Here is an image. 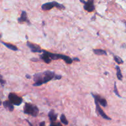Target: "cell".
<instances>
[{
  "label": "cell",
  "instance_id": "obj_21",
  "mask_svg": "<svg viewBox=\"0 0 126 126\" xmlns=\"http://www.w3.org/2000/svg\"><path fill=\"white\" fill-rule=\"evenodd\" d=\"M50 126H62V124H60V123H55V122H54V123H50Z\"/></svg>",
  "mask_w": 126,
  "mask_h": 126
},
{
  "label": "cell",
  "instance_id": "obj_25",
  "mask_svg": "<svg viewBox=\"0 0 126 126\" xmlns=\"http://www.w3.org/2000/svg\"><path fill=\"white\" fill-rule=\"evenodd\" d=\"M26 78H27L28 79H30L31 78V76H30V75H28V74L27 75H26Z\"/></svg>",
  "mask_w": 126,
  "mask_h": 126
},
{
  "label": "cell",
  "instance_id": "obj_27",
  "mask_svg": "<svg viewBox=\"0 0 126 126\" xmlns=\"http://www.w3.org/2000/svg\"><path fill=\"white\" fill-rule=\"evenodd\" d=\"M125 24H126V22H125Z\"/></svg>",
  "mask_w": 126,
  "mask_h": 126
},
{
  "label": "cell",
  "instance_id": "obj_11",
  "mask_svg": "<svg viewBox=\"0 0 126 126\" xmlns=\"http://www.w3.org/2000/svg\"><path fill=\"white\" fill-rule=\"evenodd\" d=\"M48 116H49V120L50 121V122L51 123H54V122H55L57 120L58 114L55 113L54 110H51L49 112V113H48Z\"/></svg>",
  "mask_w": 126,
  "mask_h": 126
},
{
  "label": "cell",
  "instance_id": "obj_20",
  "mask_svg": "<svg viewBox=\"0 0 126 126\" xmlns=\"http://www.w3.org/2000/svg\"><path fill=\"white\" fill-rule=\"evenodd\" d=\"M0 84H1V86H4V84H6V81L2 79V76H1V74H0Z\"/></svg>",
  "mask_w": 126,
  "mask_h": 126
},
{
  "label": "cell",
  "instance_id": "obj_22",
  "mask_svg": "<svg viewBox=\"0 0 126 126\" xmlns=\"http://www.w3.org/2000/svg\"><path fill=\"white\" fill-rule=\"evenodd\" d=\"M31 61L37 62V61H38V59H36V58H32V59H31Z\"/></svg>",
  "mask_w": 126,
  "mask_h": 126
},
{
  "label": "cell",
  "instance_id": "obj_23",
  "mask_svg": "<svg viewBox=\"0 0 126 126\" xmlns=\"http://www.w3.org/2000/svg\"><path fill=\"white\" fill-rule=\"evenodd\" d=\"M39 126H46V123L44 121L41 122V123L39 124Z\"/></svg>",
  "mask_w": 126,
  "mask_h": 126
},
{
  "label": "cell",
  "instance_id": "obj_24",
  "mask_svg": "<svg viewBox=\"0 0 126 126\" xmlns=\"http://www.w3.org/2000/svg\"><path fill=\"white\" fill-rule=\"evenodd\" d=\"M73 61H75V60H76V61H79V59H78V58H74V59H73Z\"/></svg>",
  "mask_w": 126,
  "mask_h": 126
},
{
  "label": "cell",
  "instance_id": "obj_12",
  "mask_svg": "<svg viewBox=\"0 0 126 126\" xmlns=\"http://www.w3.org/2000/svg\"><path fill=\"white\" fill-rule=\"evenodd\" d=\"M43 54L40 55L41 59H42V60H43L44 62L46 63H47V64L50 63L52 61V60H51V59L50 58V57H49V55L46 54V53L45 50H43Z\"/></svg>",
  "mask_w": 126,
  "mask_h": 126
},
{
  "label": "cell",
  "instance_id": "obj_6",
  "mask_svg": "<svg viewBox=\"0 0 126 126\" xmlns=\"http://www.w3.org/2000/svg\"><path fill=\"white\" fill-rule=\"evenodd\" d=\"M80 2L84 4V9L88 12H92L95 10L94 1L93 0H89L87 1L80 0Z\"/></svg>",
  "mask_w": 126,
  "mask_h": 126
},
{
  "label": "cell",
  "instance_id": "obj_16",
  "mask_svg": "<svg viewBox=\"0 0 126 126\" xmlns=\"http://www.w3.org/2000/svg\"><path fill=\"white\" fill-rule=\"evenodd\" d=\"M116 76L117 78L120 81H122L123 79V75H122L121 70L120 68H119V66H116Z\"/></svg>",
  "mask_w": 126,
  "mask_h": 126
},
{
  "label": "cell",
  "instance_id": "obj_26",
  "mask_svg": "<svg viewBox=\"0 0 126 126\" xmlns=\"http://www.w3.org/2000/svg\"><path fill=\"white\" fill-rule=\"evenodd\" d=\"M1 104H2V102H1V99H0V105H1Z\"/></svg>",
  "mask_w": 126,
  "mask_h": 126
},
{
  "label": "cell",
  "instance_id": "obj_2",
  "mask_svg": "<svg viewBox=\"0 0 126 126\" xmlns=\"http://www.w3.org/2000/svg\"><path fill=\"white\" fill-rule=\"evenodd\" d=\"M23 112L25 114H28L33 117H36L39 114V109L36 106L32 103H25L23 107Z\"/></svg>",
  "mask_w": 126,
  "mask_h": 126
},
{
  "label": "cell",
  "instance_id": "obj_7",
  "mask_svg": "<svg viewBox=\"0 0 126 126\" xmlns=\"http://www.w3.org/2000/svg\"><path fill=\"white\" fill-rule=\"evenodd\" d=\"M27 46L30 49L31 51H32V52L41 53L43 52V49H41V47L39 46V45H38V44H34V43H31V42L27 41Z\"/></svg>",
  "mask_w": 126,
  "mask_h": 126
},
{
  "label": "cell",
  "instance_id": "obj_19",
  "mask_svg": "<svg viewBox=\"0 0 126 126\" xmlns=\"http://www.w3.org/2000/svg\"><path fill=\"white\" fill-rule=\"evenodd\" d=\"M113 92L114 93H115V94L117 96H118L119 97H121V96L119 95V92H118V87L116 86V82H114V90H113Z\"/></svg>",
  "mask_w": 126,
  "mask_h": 126
},
{
  "label": "cell",
  "instance_id": "obj_18",
  "mask_svg": "<svg viewBox=\"0 0 126 126\" xmlns=\"http://www.w3.org/2000/svg\"><path fill=\"white\" fill-rule=\"evenodd\" d=\"M114 60L118 64H123L124 63L123 59H121V58L118 55H114Z\"/></svg>",
  "mask_w": 126,
  "mask_h": 126
},
{
  "label": "cell",
  "instance_id": "obj_17",
  "mask_svg": "<svg viewBox=\"0 0 126 126\" xmlns=\"http://www.w3.org/2000/svg\"><path fill=\"white\" fill-rule=\"evenodd\" d=\"M60 121L63 123L65 125H68V121L66 119V116L64 114H62L61 116H60Z\"/></svg>",
  "mask_w": 126,
  "mask_h": 126
},
{
  "label": "cell",
  "instance_id": "obj_10",
  "mask_svg": "<svg viewBox=\"0 0 126 126\" xmlns=\"http://www.w3.org/2000/svg\"><path fill=\"white\" fill-rule=\"evenodd\" d=\"M18 23H23V22H27L28 24H30V21L28 20V17H27V14L26 11H22L21 16L19 18H18Z\"/></svg>",
  "mask_w": 126,
  "mask_h": 126
},
{
  "label": "cell",
  "instance_id": "obj_14",
  "mask_svg": "<svg viewBox=\"0 0 126 126\" xmlns=\"http://www.w3.org/2000/svg\"><path fill=\"white\" fill-rule=\"evenodd\" d=\"M93 52L95 54L97 55H107V52L106 50L101 49H93Z\"/></svg>",
  "mask_w": 126,
  "mask_h": 126
},
{
  "label": "cell",
  "instance_id": "obj_8",
  "mask_svg": "<svg viewBox=\"0 0 126 126\" xmlns=\"http://www.w3.org/2000/svg\"><path fill=\"white\" fill-rule=\"evenodd\" d=\"M95 103L96 111H97V114H98V115L101 116V117H102V118H103V119H107V120H111V118H110L108 116H107V114L105 113L104 111L100 108L99 103L97 102H96V101H95Z\"/></svg>",
  "mask_w": 126,
  "mask_h": 126
},
{
  "label": "cell",
  "instance_id": "obj_5",
  "mask_svg": "<svg viewBox=\"0 0 126 126\" xmlns=\"http://www.w3.org/2000/svg\"><path fill=\"white\" fill-rule=\"evenodd\" d=\"M9 100L10 102L12 103V105H14L16 106H19L22 104L23 100L21 97H18L17 95H16L14 93H10L8 95Z\"/></svg>",
  "mask_w": 126,
  "mask_h": 126
},
{
  "label": "cell",
  "instance_id": "obj_1",
  "mask_svg": "<svg viewBox=\"0 0 126 126\" xmlns=\"http://www.w3.org/2000/svg\"><path fill=\"white\" fill-rule=\"evenodd\" d=\"M62 78L61 75H58L55 73V72L49 70L44 71L42 73H38L33 75V80L34 84L33 86H40L43 84H46L51 80H59Z\"/></svg>",
  "mask_w": 126,
  "mask_h": 126
},
{
  "label": "cell",
  "instance_id": "obj_3",
  "mask_svg": "<svg viewBox=\"0 0 126 126\" xmlns=\"http://www.w3.org/2000/svg\"><path fill=\"white\" fill-rule=\"evenodd\" d=\"M46 53L50 57L52 60H56L58 59H62V60H64L65 63L67 64H71L73 62V59L70 58V57L67 56V55H63V54H54V53H51L50 52H48L47 50H45Z\"/></svg>",
  "mask_w": 126,
  "mask_h": 126
},
{
  "label": "cell",
  "instance_id": "obj_13",
  "mask_svg": "<svg viewBox=\"0 0 126 126\" xmlns=\"http://www.w3.org/2000/svg\"><path fill=\"white\" fill-rule=\"evenodd\" d=\"M2 105H3L4 108H6V110H7L9 111H13L14 105L10 102V101H4L2 103Z\"/></svg>",
  "mask_w": 126,
  "mask_h": 126
},
{
  "label": "cell",
  "instance_id": "obj_15",
  "mask_svg": "<svg viewBox=\"0 0 126 126\" xmlns=\"http://www.w3.org/2000/svg\"><path fill=\"white\" fill-rule=\"evenodd\" d=\"M1 43H2V44H4V45L6 47H7L8 49H11V50H14V51H17V50H18V48L17 47V46H16L13 45V44H12L6 43H4V42H1Z\"/></svg>",
  "mask_w": 126,
  "mask_h": 126
},
{
  "label": "cell",
  "instance_id": "obj_9",
  "mask_svg": "<svg viewBox=\"0 0 126 126\" xmlns=\"http://www.w3.org/2000/svg\"><path fill=\"white\" fill-rule=\"evenodd\" d=\"M92 95L93 96V97L94 98L95 101L98 102L99 103V105H101L102 106H103V107H107L108 105V103H107V101L106 100L105 98H103V97H101L100 95L97 94H94L92 93Z\"/></svg>",
  "mask_w": 126,
  "mask_h": 126
},
{
  "label": "cell",
  "instance_id": "obj_4",
  "mask_svg": "<svg viewBox=\"0 0 126 126\" xmlns=\"http://www.w3.org/2000/svg\"><path fill=\"white\" fill-rule=\"evenodd\" d=\"M53 7H56L59 9H65V7L63 4L57 2V1H52L43 4L41 6V9L43 11H49Z\"/></svg>",
  "mask_w": 126,
  "mask_h": 126
}]
</instances>
